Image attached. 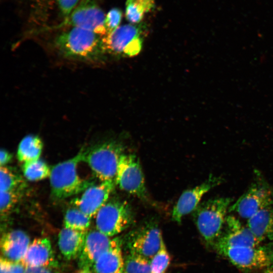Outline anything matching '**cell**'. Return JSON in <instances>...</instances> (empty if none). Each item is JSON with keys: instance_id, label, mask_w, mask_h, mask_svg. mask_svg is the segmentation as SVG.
I'll use <instances>...</instances> for the list:
<instances>
[{"instance_id": "cell-30", "label": "cell", "mask_w": 273, "mask_h": 273, "mask_svg": "<svg viewBox=\"0 0 273 273\" xmlns=\"http://www.w3.org/2000/svg\"><path fill=\"white\" fill-rule=\"evenodd\" d=\"M79 0H57L58 7L65 17L69 15L76 7Z\"/></svg>"}, {"instance_id": "cell-31", "label": "cell", "mask_w": 273, "mask_h": 273, "mask_svg": "<svg viewBox=\"0 0 273 273\" xmlns=\"http://www.w3.org/2000/svg\"><path fill=\"white\" fill-rule=\"evenodd\" d=\"M142 41L140 38L132 40L125 49L124 53L130 57L137 55L141 50Z\"/></svg>"}, {"instance_id": "cell-17", "label": "cell", "mask_w": 273, "mask_h": 273, "mask_svg": "<svg viewBox=\"0 0 273 273\" xmlns=\"http://www.w3.org/2000/svg\"><path fill=\"white\" fill-rule=\"evenodd\" d=\"M122 241L119 237L112 240L109 248L96 261L93 268L94 273H123Z\"/></svg>"}, {"instance_id": "cell-4", "label": "cell", "mask_w": 273, "mask_h": 273, "mask_svg": "<svg viewBox=\"0 0 273 273\" xmlns=\"http://www.w3.org/2000/svg\"><path fill=\"white\" fill-rule=\"evenodd\" d=\"M124 153L122 145L109 141L84 151L83 161L89 166L102 181L115 178L119 162Z\"/></svg>"}, {"instance_id": "cell-15", "label": "cell", "mask_w": 273, "mask_h": 273, "mask_svg": "<svg viewBox=\"0 0 273 273\" xmlns=\"http://www.w3.org/2000/svg\"><path fill=\"white\" fill-rule=\"evenodd\" d=\"M20 262L25 267L53 268L57 265L50 240L47 238L34 239Z\"/></svg>"}, {"instance_id": "cell-35", "label": "cell", "mask_w": 273, "mask_h": 273, "mask_svg": "<svg viewBox=\"0 0 273 273\" xmlns=\"http://www.w3.org/2000/svg\"><path fill=\"white\" fill-rule=\"evenodd\" d=\"M77 273H94L93 269L90 268H83L80 270Z\"/></svg>"}, {"instance_id": "cell-5", "label": "cell", "mask_w": 273, "mask_h": 273, "mask_svg": "<svg viewBox=\"0 0 273 273\" xmlns=\"http://www.w3.org/2000/svg\"><path fill=\"white\" fill-rule=\"evenodd\" d=\"M96 215L97 230L108 237L114 236L133 224L134 216L130 205L125 200H108Z\"/></svg>"}, {"instance_id": "cell-8", "label": "cell", "mask_w": 273, "mask_h": 273, "mask_svg": "<svg viewBox=\"0 0 273 273\" xmlns=\"http://www.w3.org/2000/svg\"><path fill=\"white\" fill-rule=\"evenodd\" d=\"M125 244L129 253L151 260L160 248L163 241L157 222L150 219L133 230L125 237Z\"/></svg>"}, {"instance_id": "cell-9", "label": "cell", "mask_w": 273, "mask_h": 273, "mask_svg": "<svg viewBox=\"0 0 273 273\" xmlns=\"http://www.w3.org/2000/svg\"><path fill=\"white\" fill-rule=\"evenodd\" d=\"M118 187L130 194L145 200L147 191L140 161L133 154L121 156L115 178Z\"/></svg>"}, {"instance_id": "cell-14", "label": "cell", "mask_w": 273, "mask_h": 273, "mask_svg": "<svg viewBox=\"0 0 273 273\" xmlns=\"http://www.w3.org/2000/svg\"><path fill=\"white\" fill-rule=\"evenodd\" d=\"M112 240L97 230L88 231L78 258L79 267L93 269L98 258L110 247Z\"/></svg>"}, {"instance_id": "cell-11", "label": "cell", "mask_w": 273, "mask_h": 273, "mask_svg": "<svg viewBox=\"0 0 273 273\" xmlns=\"http://www.w3.org/2000/svg\"><path fill=\"white\" fill-rule=\"evenodd\" d=\"M223 181L222 177L211 174L201 184L183 192L173 208L172 220L180 223L185 215L195 210L206 193Z\"/></svg>"}, {"instance_id": "cell-29", "label": "cell", "mask_w": 273, "mask_h": 273, "mask_svg": "<svg viewBox=\"0 0 273 273\" xmlns=\"http://www.w3.org/2000/svg\"><path fill=\"white\" fill-rule=\"evenodd\" d=\"M122 19V12L118 8L110 10L105 16V25L108 33H109L117 27Z\"/></svg>"}, {"instance_id": "cell-34", "label": "cell", "mask_w": 273, "mask_h": 273, "mask_svg": "<svg viewBox=\"0 0 273 273\" xmlns=\"http://www.w3.org/2000/svg\"><path fill=\"white\" fill-rule=\"evenodd\" d=\"M1 273H11L10 261L1 257Z\"/></svg>"}, {"instance_id": "cell-19", "label": "cell", "mask_w": 273, "mask_h": 273, "mask_svg": "<svg viewBox=\"0 0 273 273\" xmlns=\"http://www.w3.org/2000/svg\"><path fill=\"white\" fill-rule=\"evenodd\" d=\"M87 232L65 227L60 231L58 236V246L62 254L66 259L72 260L78 258L84 245Z\"/></svg>"}, {"instance_id": "cell-2", "label": "cell", "mask_w": 273, "mask_h": 273, "mask_svg": "<svg viewBox=\"0 0 273 273\" xmlns=\"http://www.w3.org/2000/svg\"><path fill=\"white\" fill-rule=\"evenodd\" d=\"M233 200L217 197L200 203L193 212L195 224L207 245L213 247L220 237Z\"/></svg>"}, {"instance_id": "cell-24", "label": "cell", "mask_w": 273, "mask_h": 273, "mask_svg": "<svg viewBox=\"0 0 273 273\" xmlns=\"http://www.w3.org/2000/svg\"><path fill=\"white\" fill-rule=\"evenodd\" d=\"M22 171L25 177L30 181L42 180L50 176L51 167L43 161H36L23 164Z\"/></svg>"}, {"instance_id": "cell-20", "label": "cell", "mask_w": 273, "mask_h": 273, "mask_svg": "<svg viewBox=\"0 0 273 273\" xmlns=\"http://www.w3.org/2000/svg\"><path fill=\"white\" fill-rule=\"evenodd\" d=\"M247 226L261 243L273 240V206L263 208L247 219Z\"/></svg>"}, {"instance_id": "cell-6", "label": "cell", "mask_w": 273, "mask_h": 273, "mask_svg": "<svg viewBox=\"0 0 273 273\" xmlns=\"http://www.w3.org/2000/svg\"><path fill=\"white\" fill-rule=\"evenodd\" d=\"M247 191L230 207L242 218L249 219L259 210L273 205V189L259 172Z\"/></svg>"}, {"instance_id": "cell-33", "label": "cell", "mask_w": 273, "mask_h": 273, "mask_svg": "<svg viewBox=\"0 0 273 273\" xmlns=\"http://www.w3.org/2000/svg\"><path fill=\"white\" fill-rule=\"evenodd\" d=\"M12 155L4 149H2L0 152V164L1 166H4L10 162L12 159Z\"/></svg>"}, {"instance_id": "cell-7", "label": "cell", "mask_w": 273, "mask_h": 273, "mask_svg": "<svg viewBox=\"0 0 273 273\" xmlns=\"http://www.w3.org/2000/svg\"><path fill=\"white\" fill-rule=\"evenodd\" d=\"M216 251L235 266L243 269H265L273 264V247L271 246H233Z\"/></svg>"}, {"instance_id": "cell-36", "label": "cell", "mask_w": 273, "mask_h": 273, "mask_svg": "<svg viewBox=\"0 0 273 273\" xmlns=\"http://www.w3.org/2000/svg\"><path fill=\"white\" fill-rule=\"evenodd\" d=\"M263 273H273V264L265 268Z\"/></svg>"}, {"instance_id": "cell-12", "label": "cell", "mask_w": 273, "mask_h": 273, "mask_svg": "<svg viewBox=\"0 0 273 273\" xmlns=\"http://www.w3.org/2000/svg\"><path fill=\"white\" fill-rule=\"evenodd\" d=\"M260 242L249 228L233 215H228L222 232L213 246L216 251L233 246H257Z\"/></svg>"}, {"instance_id": "cell-21", "label": "cell", "mask_w": 273, "mask_h": 273, "mask_svg": "<svg viewBox=\"0 0 273 273\" xmlns=\"http://www.w3.org/2000/svg\"><path fill=\"white\" fill-rule=\"evenodd\" d=\"M43 148L41 139L36 135L29 134L20 142L17 153L18 160L24 163L39 159Z\"/></svg>"}, {"instance_id": "cell-26", "label": "cell", "mask_w": 273, "mask_h": 273, "mask_svg": "<svg viewBox=\"0 0 273 273\" xmlns=\"http://www.w3.org/2000/svg\"><path fill=\"white\" fill-rule=\"evenodd\" d=\"M0 182L1 192L23 189L25 186L22 177L5 166H1Z\"/></svg>"}, {"instance_id": "cell-32", "label": "cell", "mask_w": 273, "mask_h": 273, "mask_svg": "<svg viewBox=\"0 0 273 273\" xmlns=\"http://www.w3.org/2000/svg\"><path fill=\"white\" fill-rule=\"evenodd\" d=\"M24 273H59L53 269L52 268L48 267H26Z\"/></svg>"}, {"instance_id": "cell-18", "label": "cell", "mask_w": 273, "mask_h": 273, "mask_svg": "<svg viewBox=\"0 0 273 273\" xmlns=\"http://www.w3.org/2000/svg\"><path fill=\"white\" fill-rule=\"evenodd\" d=\"M140 29L132 24L119 26L102 37L106 52L113 54L123 53L126 47L134 39L139 37Z\"/></svg>"}, {"instance_id": "cell-3", "label": "cell", "mask_w": 273, "mask_h": 273, "mask_svg": "<svg viewBox=\"0 0 273 273\" xmlns=\"http://www.w3.org/2000/svg\"><path fill=\"white\" fill-rule=\"evenodd\" d=\"M84 151L51 167L50 181L51 193L56 199H63L84 191L94 185L93 181L83 179L78 175L77 167L83 161Z\"/></svg>"}, {"instance_id": "cell-16", "label": "cell", "mask_w": 273, "mask_h": 273, "mask_svg": "<svg viewBox=\"0 0 273 273\" xmlns=\"http://www.w3.org/2000/svg\"><path fill=\"white\" fill-rule=\"evenodd\" d=\"M30 244L29 238L25 233L19 230H12L2 237L1 251L5 258L20 262Z\"/></svg>"}, {"instance_id": "cell-1", "label": "cell", "mask_w": 273, "mask_h": 273, "mask_svg": "<svg viewBox=\"0 0 273 273\" xmlns=\"http://www.w3.org/2000/svg\"><path fill=\"white\" fill-rule=\"evenodd\" d=\"M54 46L63 57L85 63L101 61L106 52L101 35L76 27H72L58 35Z\"/></svg>"}, {"instance_id": "cell-13", "label": "cell", "mask_w": 273, "mask_h": 273, "mask_svg": "<svg viewBox=\"0 0 273 273\" xmlns=\"http://www.w3.org/2000/svg\"><path fill=\"white\" fill-rule=\"evenodd\" d=\"M115 184L114 180L94 184L83 191L80 197L74 199L73 204L91 218L108 201L110 195L115 188Z\"/></svg>"}, {"instance_id": "cell-22", "label": "cell", "mask_w": 273, "mask_h": 273, "mask_svg": "<svg viewBox=\"0 0 273 273\" xmlns=\"http://www.w3.org/2000/svg\"><path fill=\"white\" fill-rule=\"evenodd\" d=\"M154 0H127L125 16L131 23L140 22L144 15L154 6Z\"/></svg>"}, {"instance_id": "cell-23", "label": "cell", "mask_w": 273, "mask_h": 273, "mask_svg": "<svg viewBox=\"0 0 273 273\" xmlns=\"http://www.w3.org/2000/svg\"><path fill=\"white\" fill-rule=\"evenodd\" d=\"M90 217L77 207L67 209L64 216L65 228L87 232L90 224Z\"/></svg>"}, {"instance_id": "cell-10", "label": "cell", "mask_w": 273, "mask_h": 273, "mask_svg": "<svg viewBox=\"0 0 273 273\" xmlns=\"http://www.w3.org/2000/svg\"><path fill=\"white\" fill-rule=\"evenodd\" d=\"M105 16L103 10L92 0H83L56 28L65 26L79 27L103 37L107 33Z\"/></svg>"}, {"instance_id": "cell-27", "label": "cell", "mask_w": 273, "mask_h": 273, "mask_svg": "<svg viewBox=\"0 0 273 273\" xmlns=\"http://www.w3.org/2000/svg\"><path fill=\"white\" fill-rule=\"evenodd\" d=\"M22 189H18L6 192H1V217H6L20 200L22 196Z\"/></svg>"}, {"instance_id": "cell-28", "label": "cell", "mask_w": 273, "mask_h": 273, "mask_svg": "<svg viewBox=\"0 0 273 273\" xmlns=\"http://www.w3.org/2000/svg\"><path fill=\"white\" fill-rule=\"evenodd\" d=\"M170 261V258L163 241L160 249L151 260V273H164Z\"/></svg>"}, {"instance_id": "cell-25", "label": "cell", "mask_w": 273, "mask_h": 273, "mask_svg": "<svg viewBox=\"0 0 273 273\" xmlns=\"http://www.w3.org/2000/svg\"><path fill=\"white\" fill-rule=\"evenodd\" d=\"M123 273H151V260L129 253L124 259Z\"/></svg>"}]
</instances>
